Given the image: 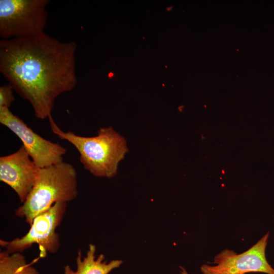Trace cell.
<instances>
[{"mask_svg": "<svg viewBox=\"0 0 274 274\" xmlns=\"http://www.w3.org/2000/svg\"><path fill=\"white\" fill-rule=\"evenodd\" d=\"M51 130L60 139L72 144L79 152L84 168L96 177L111 178L116 175L118 165L128 151L124 138L112 126L100 128L97 135L85 137L72 131H62L48 117Z\"/></svg>", "mask_w": 274, "mask_h": 274, "instance_id": "obj_2", "label": "cell"}, {"mask_svg": "<svg viewBox=\"0 0 274 274\" xmlns=\"http://www.w3.org/2000/svg\"><path fill=\"white\" fill-rule=\"evenodd\" d=\"M269 233L264 235L247 251L237 254L228 249L222 251L214 258L215 265L203 264L200 270L203 274H246L262 272L274 274V269L267 262L265 249Z\"/></svg>", "mask_w": 274, "mask_h": 274, "instance_id": "obj_7", "label": "cell"}, {"mask_svg": "<svg viewBox=\"0 0 274 274\" xmlns=\"http://www.w3.org/2000/svg\"><path fill=\"white\" fill-rule=\"evenodd\" d=\"M67 202H57L35 218L28 232L11 241L0 240L1 247L10 254L21 252L38 244L43 257L47 252L56 253L60 247L56 229L60 224L66 211Z\"/></svg>", "mask_w": 274, "mask_h": 274, "instance_id": "obj_5", "label": "cell"}, {"mask_svg": "<svg viewBox=\"0 0 274 274\" xmlns=\"http://www.w3.org/2000/svg\"><path fill=\"white\" fill-rule=\"evenodd\" d=\"M95 252L96 247L91 244L86 256L82 259L81 251L79 250L76 258L77 270H74L67 265L64 267L63 274H108L123 263L119 259L107 262L103 254L96 258Z\"/></svg>", "mask_w": 274, "mask_h": 274, "instance_id": "obj_9", "label": "cell"}, {"mask_svg": "<svg viewBox=\"0 0 274 274\" xmlns=\"http://www.w3.org/2000/svg\"><path fill=\"white\" fill-rule=\"evenodd\" d=\"M48 0H0L2 40L27 38L44 33Z\"/></svg>", "mask_w": 274, "mask_h": 274, "instance_id": "obj_4", "label": "cell"}, {"mask_svg": "<svg viewBox=\"0 0 274 274\" xmlns=\"http://www.w3.org/2000/svg\"><path fill=\"white\" fill-rule=\"evenodd\" d=\"M13 90L9 84L0 87V108H10L12 102L15 100Z\"/></svg>", "mask_w": 274, "mask_h": 274, "instance_id": "obj_11", "label": "cell"}, {"mask_svg": "<svg viewBox=\"0 0 274 274\" xmlns=\"http://www.w3.org/2000/svg\"><path fill=\"white\" fill-rule=\"evenodd\" d=\"M77 174L72 164L61 162L39 168L33 187L15 211L30 226L33 219L57 202H67L78 195Z\"/></svg>", "mask_w": 274, "mask_h": 274, "instance_id": "obj_3", "label": "cell"}, {"mask_svg": "<svg viewBox=\"0 0 274 274\" xmlns=\"http://www.w3.org/2000/svg\"><path fill=\"white\" fill-rule=\"evenodd\" d=\"M172 7H167L166 8V9L167 11H170L171 10V9H172Z\"/></svg>", "mask_w": 274, "mask_h": 274, "instance_id": "obj_13", "label": "cell"}, {"mask_svg": "<svg viewBox=\"0 0 274 274\" xmlns=\"http://www.w3.org/2000/svg\"><path fill=\"white\" fill-rule=\"evenodd\" d=\"M180 274H189L186 270L183 267H180Z\"/></svg>", "mask_w": 274, "mask_h": 274, "instance_id": "obj_12", "label": "cell"}, {"mask_svg": "<svg viewBox=\"0 0 274 274\" xmlns=\"http://www.w3.org/2000/svg\"><path fill=\"white\" fill-rule=\"evenodd\" d=\"M77 48L45 32L0 40V72L37 118H48L57 97L75 88Z\"/></svg>", "mask_w": 274, "mask_h": 274, "instance_id": "obj_1", "label": "cell"}, {"mask_svg": "<svg viewBox=\"0 0 274 274\" xmlns=\"http://www.w3.org/2000/svg\"><path fill=\"white\" fill-rule=\"evenodd\" d=\"M0 123L22 141L30 158L39 168L63 161L66 149L60 144L47 140L35 132L7 108H0Z\"/></svg>", "mask_w": 274, "mask_h": 274, "instance_id": "obj_6", "label": "cell"}, {"mask_svg": "<svg viewBox=\"0 0 274 274\" xmlns=\"http://www.w3.org/2000/svg\"><path fill=\"white\" fill-rule=\"evenodd\" d=\"M0 274H40L20 252H0Z\"/></svg>", "mask_w": 274, "mask_h": 274, "instance_id": "obj_10", "label": "cell"}, {"mask_svg": "<svg viewBox=\"0 0 274 274\" xmlns=\"http://www.w3.org/2000/svg\"><path fill=\"white\" fill-rule=\"evenodd\" d=\"M39 169L23 145L17 151L0 157V180L13 189L22 203L33 187Z\"/></svg>", "mask_w": 274, "mask_h": 274, "instance_id": "obj_8", "label": "cell"}]
</instances>
